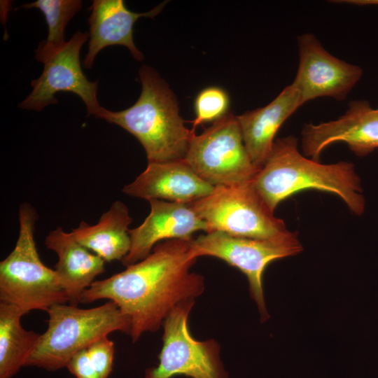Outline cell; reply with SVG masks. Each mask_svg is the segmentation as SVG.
I'll return each mask as SVG.
<instances>
[{
  "mask_svg": "<svg viewBox=\"0 0 378 378\" xmlns=\"http://www.w3.org/2000/svg\"><path fill=\"white\" fill-rule=\"evenodd\" d=\"M190 241L157 244L142 260L94 281L83 292L80 303L102 299L114 302L130 321L133 342L146 332L157 331L176 305L204 290V277L190 270L197 260L190 254Z\"/></svg>",
  "mask_w": 378,
  "mask_h": 378,
  "instance_id": "1",
  "label": "cell"
},
{
  "mask_svg": "<svg viewBox=\"0 0 378 378\" xmlns=\"http://www.w3.org/2000/svg\"><path fill=\"white\" fill-rule=\"evenodd\" d=\"M252 182L273 211L283 200L308 189L337 195L356 216L362 215L365 209L354 164L346 161L326 164L308 159L300 152L298 141L293 136L275 140L269 158Z\"/></svg>",
  "mask_w": 378,
  "mask_h": 378,
  "instance_id": "2",
  "label": "cell"
},
{
  "mask_svg": "<svg viewBox=\"0 0 378 378\" xmlns=\"http://www.w3.org/2000/svg\"><path fill=\"white\" fill-rule=\"evenodd\" d=\"M139 75L141 92L137 101L120 111L102 107L97 118L134 135L144 147L148 163L184 160L195 133L184 125L174 94L153 68L144 65Z\"/></svg>",
  "mask_w": 378,
  "mask_h": 378,
  "instance_id": "3",
  "label": "cell"
},
{
  "mask_svg": "<svg viewBox=\"0 0 378 378\" xmlns=\"http://www.w3.org/2000/svg\"><path fill=\"white\" fill-rule=\"evenodd\" d=\"M47 312V330L39 335L25 366L55 371L66 367L77 352L109 333L130 332L129 318L111 301L90 309L56 304Z\"/></svg>",
  "mask_w": 378,
  "mask_h": 378,
  "instance_id": "4",
  "label": "cell"
},
{
  "mask_svg": "<svg viewBox=\"0 0 378 378\" xmlns=\"http://www.w3.org/2000/svg\"><path fill=\"white\" fill-rule=\"evenodd\" d=\"M37 218L31 205L20 204L15 246L0 262V302L17 307L24 314L69 302L55 270L40 259L34 236Z\"/></svg>",
  "mask_w": 378,
  "mask_h": 378,
  "instance_id": "5",
  "label": "cell"
},
{
  "mask_svg": "<svg viewBox=\"0 0 378 378\" xmlns=\"http://www.w3.org/2000/svg\"><path fill=\"white\" fill-rule=\"evenodd\" d=\"M253 181V180H252ZM215 187L206 197L189 203L205 221L207 232H223L234 237L276 240L293 234L276 217L253 182Z\"/></svg>",
  "mask_w": 378,
  "mask_h": 378,
  "instance_id": "6",
  "label": "cell"
},
{
  "mask_svg": "<svg viewBox=\"0 0 378 378\" xmlns=\"http://www.w3.org/2000/svg\"><path fill=\"white\" fill-rule=\"evenodd\" d=\"M184 160L214 187L251 181L259 172L245 148L237 115L231 113L192 136Z\"/></svg>",
  "mask_w": 378,
  "mask_h": 378,
  "instance_id": "7",
  "label": "cell"
},
{
  "mask_svg": "<svg viewBox=\"0 0 378 378\" xmlns=\"http://www.w3.org/2000/svg\"><path fill=\"white\" fill-rule=\"evenodd\" d=\"M302 251L295 232L288 237L265 240L234 237L223 232L201 234L190 241V254L213 256L239 270L247 277L251 297L256 302L261 317L269 318L263 293V274L272 262L295 255Z\"/></svg>",
  "mask_w": 378,
  "mask_h": 378,
  "instance_id": "8",
  "label": "cell"
},
{
  "mask_svg": "<svg viewBox=\"0 0 378 378\" xmlns=\"http://www.w3.org/2000/svg\"><path fill=\"white\" fill-rule=\"evenodd\" d=\"M195 304L189 300L176 305L163 323V345L157 366L148 368L144 378H227L220 359V346L214 340L198 341L188 328V316Z\"/></svg>",
  "mask_w": 378,
  "mask_h": 378,
  "instance_id": "9",
  "label": "cell"
},
{
  "mask_svg": "<svg viewBox=\"0 0 378 378\" xmlns=\"http://www.w3.org/2000/svg\"><path fill=\"white\" fill-rule=\"evenodd\" d=\"M90 37L88 32L77 31L59 50L43 60L41 75L31 82V93L19 104L27 110L41 111L55 104V94L72 92L80 97L86 106L88 115L96 118L102 109L97 94L98 82L89 80L81 69L80 51Z\"/></svg>",
  "mask_w": 378,
  "mask_h": 378,
  "instance_id": "10",
  "label": "cell"
},
{
  "mask_svg": "<svg viewBox=\"0 0 378 378\" xmlns=\"http://www.w3.org/2000/svg\"><path fill=\"white\" fill-rule=\"evenodd\" d=\"M298 46L299 65L292 83L302 105L322 97L344 100L362 77L359 66L332 55L312 34L299 36Z\"/></svg>",
  "mask_w": 378,
  "mask_h": 378,
  "instance_id": "11",
  "label": "cell"
},
{
  "mask_svg": "<svg viewBox=\"0 0 378 378\" xmlns=\"http://www.w3.org/2000/svg\"><path fill=\"white\" fill-rule=\"evenodd\" d=\"M304 155L318 161L328 146L343 142L359 157L378 149V108L365 100L351 102L344 114L335 120L307 124L301 132Z\"/></svg>",
  "mask_w": 378,
  "mask_h": 378,
  "instance_id": "12",
  "label": "cell"
},
{
  "mask_svg": "<svg viewBox=\"0 0 378 378\" xmlns=\"http://www.w3.org/2000/svg\"><path fill=\"white\" fill-rule=\"evenodd\" d=\"M150 212L138 227L130 230L131 247L121 261L126 267L150 254L162 240L190 241L197 231L207 232V225L189 203L150 200Z\"/></svg>",
  "mask_w": 378,
  "mask_h": 378,
  "instance_id": "13",
  "label": "cell"
},
{
  "mask_svg": "<svg viewBox=\"0 0 378 378\" xmlns=\"http://www.w3.org/2000/svg\"><path fill=\"white\" fill-rule=\"evenodd\" d=\"M214 188L181 160L148 163L146 169L122 191L148 201L190 203L210 195Z\"/></svg>",
  "mask_w": 378,
  "mask_h": 378,
  "instance_id": "14",
  "label": "cell"
},
{
  "mask_svg": "<svg viewBox=\"0 0 378 378\" xmlns=\"http://www.w3.org/2000/svg\"><path fill=\"white\" fill-rule=\"evenodd\" d=\"M165 4L161 3L146 13H134L125 6L122 0H94L90 8V41L84 66L90 69L99 51L113 45L127 47L135 59L143 60L144 55L134 43V24L141 17L153 18Z\"/></svg>",
  "mask_w": 378,
  "mask_h": 378,
  "instance_id": "15",
  "label": "cell"
},
{
  "mask_svg": "<svg viewBox=\"0 0 378 378\" xmlns=\"http://www.w3.org/2000/svg\"><path fill=\"white\" fill-rule=\"evenodd\" d=\"M301 106L300 94L291 83L267 105L237 115L245 148L259 171L272 150L278 130Z\"/></svg>",
  "mask_w": 378,
  "mask_h": 378,
  "instance_id": "16",
  "label": "cell"
},
{
  "mask_svg": "<svg viewBox=\"0 0 378 378\" xmlns=\"http://www.w3.org/2000/svg\"><path fill=\"white\" fill-rule=\"evenodd\" d=\"M46 248L58 257L55 271L68 293L71 305L80 302L83 292L105 271V261L78 242L71 232L61 227L50 231L45 240Z\"/></svg>",
  "mask_w": 378,
  "mask_h": 378,
  "instance_id": "17",
  "label": "cell"
},
{
  "mask_svg": "<svg viewBox=\"0 0 378 378\" xmlns=\"http://www.w3.org/2000/svg\"><path fill=\"white\" fill-rule=\"evenodd\" d=\"M132 218L127 206L114 202L103 214L98 223L90 225L81 221L71 234L81 245L92 251L105 262L122 260L131 247L129 225Z\"/></svg>",
  "mask_w": 378,
  "mask_h": 378,
  "instance_id": "18",
  "label": "cell"
},
{
  "mask_svg": "<svg viewBox=\"0 0 378 378\" xmlns=\"http://www.w3.org/2000/svg\"><path fill=\"white\" fill-rule=\"evenodd\" d=\"M23 315L17 307L0 302V378H11L25 366L39 337L23 328Z\"/></svg>",
  "mask_w": 378,
  "mask_h": 378,
  "instance_id": "19",
  "label": "cell"
},
{
  "mask_svg": "<svg viewBox=\"0 0 378 378\" xmlns=\"http://www.w3.org/2000/svg\"><path fill=\"white\" fill-rule=\"evenodd\" d=\"M80 0H37L22 5L26 9L37 8L44 15L48 27L46 41H41L36 50V59L42 62L65 43V28L82 8Z\"/></svg>",
  "mask_w": 378,
  "mask_h": 378,
  "instance_id": "20",
  "label": "cell"
},
{
  "mask_svg": "<svg viewBox=\"0 0 378 378\" xmlns=\"http://www.w3.org/2000/svg\"><path fill=\"white\" fill-rule=\"evenodd\" d=\"M195 118L191 131L195 133L199 125L216 122L228 113L230 97L223 88L210 86L203 89L195 100Z\"/></svg>",
  "mask_w": 378,
  "mask_h": 378,
  "instance_id": "21",
  "label": "cell"
},
{
  "mask_svg": "<svg viewBox=\"0 0 378 378\" xmlns=\"http://www.w3.org/2000/svg\"><path fill=\"white\" fill-rule=\"evenodd\" d=\"M87 351L100 378H108L113 368L114 343L107 336L92 343Z\"/></svg>",
  "mask_w": 378,
  "mask_h": 378,
  "instance_id": "22",
  "label": "cell"
},
{
  "mask_svg": "<svg viewBox=\"0 0 378 378\" xmlns=\"http://www.w3.org/2000/svg\"><path fill=\"white\" fill-rule=\"evenodd\" d=\"M66 368L76 378H100L90 360L87 349L77 352Z\"/></svg>",
  "mask_w": 378,
  "mask_h": 378,
  "instance_id": "23",
  "label": "cell"
},
{
  "mask_svg": "<svg viewBox=\"0 0 378 378\" xmlns=\"http://www.w3.org/2000/svg\"><path fill=\"white\" fill-rule=\"evenodd\" d=\"M336 3H345L356 6H378V0H342L333 1Z\"/></svg>",
  "mask_w": 378,
  "mask_h": 378,
  "instance_id": "24",
  "label": "cell"
}]
</instances>
